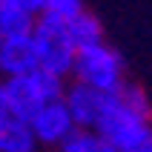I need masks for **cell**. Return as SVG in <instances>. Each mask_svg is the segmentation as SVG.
Here are the masks:
<instances>
[{"label":"cell","instance_id":"6da1fadb","mask_svg":"<svg viewBox=\"0 0 152 152\" xmlns=\"http://www.w3.org/2000/svg\"><path fill=\"white\" fill-rule=\"evenodd\" d=\"M95 132L118 152H132L152 141V103L144 86L126 80L121 92L109 95Z\"/></svg>","mask_w":152,"mask_h":152},{"label":"cell","instance_id":"7a4b0ae2","mask_svg":"<svg viewBox=\"0 0 152 152\" xmlns=\"http://www.w3.org/2000/svg\"><path fill=\"white\" fill-rule=\"evenodd\" d=\"M75 83H83L89 89H98L103 95L121 92V86L129 80L126 75V60L115 46L103 40L98 46L80 49L75 55V66H72V77Z\"/></svg>","mask_w":152,"mask_h":152},{"label":"cell","instance_id":"3957f363","mask_svg":"<svg viewBox=\"0 0 152 152\" xmlns=\"http://www.w3.org/2000/svg\"><path fill=\"white\" fill-rule=\"evenodd\" d=\"M32 40H34V49H37L40 69H46L52 75L69 80V77H72V66H75L77 49H75V43H72V37H69L66 23L40 15L34 20Z\"/></svg>","mask_w":152,"mask_h":152},{"label":"cell","instance_id":"277c9868","mask_svg":"<svg viewBox=\"0 0 152 152\" xmlns=\"http://www.w3.org/2000/svg\"><path fill=\"white\" fill-rule=\"evenodd\" d=\"M26 124H29V129H32V135H34V141H37V146H40V152H43V149L55 152V149H58V146L77 129L63 101L43 103V106L34 112Z\"/></svg>","mask_w":152,"mask_h":152},{"label":"cell","instance_id":"5b68a950","mask_svg":"<svg viewBox=\"0 0 152 152\" xmlns=\"http://www.w3.org/2000/svg\"><path fill=\"white\" fill-rule=\"evenodd\" d=\"M106 101H109V95L98 92V89H89L83 83H75V80H69L66 92H63V103H66V109H69L77 129L98 126V121H101L103 109H106Z\"/></svg>","mask_w":152,"mask_h":152},{"label":"cell","instance_id":"8992f818","mask_svg":"<svg viewBox=\"0 0 152 152\" xmlns=\"http://www.w3.org/2000/svg\"><path fill=\"white\" fill-rule=\"evenodd\" d=\"M34 69H40L37 49H34L32 34L29 37H12V40L0 43V77H26Z\"/></svg>","mask_w":152,"mask_h":152},{"label":"cell","instance_id":"52a82bcc","mask_svg":"<svg viewBox=\"0 0 152 152\" xmlns=\"http://www.w3.org/2000/svg\"><path fill=\"white\" fill-rule=\"evenodd\" d=\"M34 72L26 75V77H9V80H3L6 83V98H9V112L17 121H29L43 103H49L40 92V83H37Z\"/></svg>","mask_w":152,"mask_h":152},{"label":"cell","instance_id":"ba28073f","mask_svg":"<svg viewBox=\"0 0 152 152\" xmlns=\"http://www.w3.org/2000/svg\"><path fill=\"white\" fill-rule=\"evenodd\" d=\"M0 152H40L26 121L6 118L0 124Z\"/></svg>","mask_w":152,"mask_h":152},{"label":"cell","instance_id":"9c48e42d","mask_svg":"<svg viewBox=\"0 0 152 152\" xmlns=\"http://www.w3.org/2000/svg\"><path fill=\"white\" fill-rule=\"evenodd\" d=\"M69 29V37L75 43V49H89V46H98V43L106 40V32H103V23L98 20V15H92L86 9L83 15H77L72 23H66Z\"/></svg>","mask_w":152,"mask_h":152},{"label":"cell","instance_id":"30bf717a","mask_svg":"<svg viewBox=\"0 0 152 152\" xmlns=\"http://www.w3.org/2000/svg\"><path fill=\"white\" fill-rule=\"evenodd\" d=\"M37 17L20 12L12 3H0V40H12V37H29L34 29Z\"/></svg>","mask_w":152,"mask_h":152},{"label":"cell","instance_id":"8fae6325","mask_svg":"<svg viewBox=\"0 0 152 152\" xmlns=\"http://www.w3.org/2000/svg\"><path fill=\"white\" fill-rule=\"evenodd\" d=\"M55 152H118V149L109 146V141H103L95 129H75Z\"/></svg>","mask_w":152,"mask_h":152},{"label":"cell","instance_id":"7c38bea8","mask_svg":"<svg viewBox=\"0 0 152 152\" xmlns=\"http://www.w3.org/2000/svg\"><path fill=\"white\" fill-rule=\"evenodd\" d=\"M83 12H86L83 0H49L43 15L52 17V20H60V23H72V20H75L77 15H83Z\"/></svg>","mask_w":152,"mask_h":152},{"label":"cell","instance_id":"4fadbf2b","mask_svg":"<svg viewBox=\"0 0 152 152\" xmlns=\"http://www.w3.org/2000/svg\"><path fill=\"white\" fill-rule=\"evenodd\" d=\"M0 3H12V6H17L20 12H26V15L40 17L43 12H46V3H49V0H0Z\"/></svg>","mask_w":152,"mask_h":152},{"label":"cell","instance_id":"5bb4252c","mask_svg":"<svg viewBox=\"0 0 152 152\" xmlns=\"http://www.w3.org/2000/svg\"><path fill=\"white\" fill-rule=\"evenodd\" d=\"M6 118H12V112H9V98H6V83H3V77H0V124Z\"/></svg>","mask_w":152,"mask_h":152},{"label":"cell","instance_id":"9a60e30c","mask_svg":"<svg viewBox=\"0 0 152 152\" xmlns=\"http://www.w3.org/2000/svg\"><path fill=\"white\" fill-rule=\"evenodd\" d=\"M132 152H152V141H146L144 146H138V149H132Z\"/></svg>","mask_w":152,"mask_h":152},{"label":"cell","instance_id":"2e32d148","mask_svg":"<svg viewBox=\"0 0 152 152\" xmlns=\"http://www.w3.org/2000/svg\"><path fill=\"white\" fill-rule=\"evenodd\" d=\"M0 43H3V40H0Z\"/></svg>","mask_w":152,"mask_h":152}]
</instances>
